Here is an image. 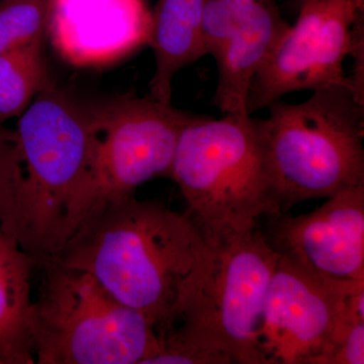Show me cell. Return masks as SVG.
Wrapping results in <instances>:
<instances>
[{"instance_id": "cell-1", "label": "cell", "mask_w": 364, "mask_h": 364, "mask_svg": "<svg viewBox=\"0 0 364 364\" xmlns=\"http://www.w3.org/2000/svg\"><path fill=\"white\" fill-rule=\"evenodd\" d=\"M208 249L186 213L134 196L88 215L54 256L90 273L161 333L173 323L184 289Z\"/></svg>"}, {"instance_id": "cell-2", "label": "cell", "mask_w": 364, "mask_h": 364, "mask_svg": "<svg viewBox=\"0 0 364 364\" xmlns=\"http://www.w3.org/2000/svg\"><path fill=\"white\" fill-rule=\"evenodd\" d=\"M280 256L257 228L208 245L147 364H267L265 299Z\"/></svg>"}, {"instance_id": "cell-3", "label": "cell", "mask_w": 364, "mask_h": 364, "mask_svg": "<svg viewBox=\"0 0 364 364\" xmlns=\"http://www.w3.org/2000/svg\"><path fill=\"white\" fill-rule=\"evenodd\" d=\"M169 177L208 245L252 231L263 215L282 214L257 119L251 114H195L179 135Z\"/></svg>"}, {"instance_id": "cell-4", "label": "cell", "mask_w": 364, "mask_h": 364, "mask_svg": "<svg viewBox=\"0 0 364 364\" xmlns=\"http://www.w3.org/2000/svg\"><path fill=\"white\" fill-rule=\"evenodd\" d=\"M16 135L23 179L1 229L36 262L58 253L67 240L92 152L90 109L53 83L21 114Z\"/></svg>"}, {"instance_id": "cell-5", "label": "cell", "mask_w": 364, "mask_h": 364, "mask_svg": "<svg viewBox=\"0 0 364 364\" xmlns=\"http://www.w3.org/2000/svg\"><path fill=\"white\" fill-rule=\"evenodd\" d=\"M267 107L257 124L282 214L364 184V98L353 88H320L301 104L280 98Z\"/></svg>"}, {"instance_id": "cell-6", "label": "cell", "mask_w": 364, "mask_h": 364, "mask_svg": "<svg viewBox=\"0 0 364 364\" xmlns=\"http://www.w3.org/2000/svg\"><path fill=\"white\" fill-rule=\"evenodd\" d=\"M41 274L28 318L36 364H147L160 350L156 325L119 303L90 273L56 256Z\"/></svg>"}, {"instance_id": "cell-7", "label": "cell", "mask_w": 364, "mask_h": 364, "mask_svg": "<svg viewBox=\"0 0 364 364\" xmlns=\"http://www.w3.org/2000/svg\"><path fill=\"white\" fill-rule=\"evenodd\" d=\"M90 109L92 152L72 205L67 240L97 208L134 196L151 179L170 176L179 135L195 117L133 93Z\"/></svg>"}, {"instance_id": "cell-8", "label": "cell", "mask_w": 364, "mask_h": 364, "mask_svg": "<svg viewBox=\"0 0 364 364\" xmlns=\"http://www.w3.org/2000/svg\"><path fill=\"white\" fill-rule=\"evenodd\" d=\"M359 323H364V279L323 277L282 254L265 299L267 364H320Z\"/></svg>"}, {"instance_id": "cell-9", "label": "cell", "mask_w": 364, "mask_h": 364, "mask_svg": "<svg viewBox=\"0 0 364 364\" xmlns=\"http://www.w3.org/2000/svg\"><path fill=\"white\" fill-rule=\"evenodd\" d=\"M347 56H364L363 11L353 0H304L296 23L254 73L246 112L252 114L296 91L337 85L354 90L344 71Z\"/></svg>"}, {"instance_id": "cell-10", "label": "cell", "mask_w": 364, "mask_h": 364, "mask_svg": "<svg viewBox=\"0 0 364 364\" xmlns=\"http://www.w3.org/2000/svg\"><path fill=\"white\" fill-rule=\"evenodd\" d=\"M289 26L279 0H205V51L217 63L214 104L223 114H247L251 79Z\"/></svg>"}, {"instance_id": "cell-11", "label": "cell", "mask_w": 364, "mask_h": 364, "mask_svg": "<svg viewBox=\"0 0 364 364\" xmlns=\"http://www.w3.org/2000/svg\"><path fill=\"white\" fill-rule=\"evenodd\" d=\"M272 247L311 272L364 279V184L328 198L309 214L275 215Z\"/></svg>"}, {"instance_id": "cell-12", "label": "cell", "mask_w": 364, "mask_h": 364, "mask_svg": "<svg viewBox=\"0 0 364 364\" xmlns=\"http://www.w3.org/2000/svg\"><path fill=\"white\" fill-rule=\"evenodd\" d=\"M145 0H49L46 33L71 65H107L148 44Z\"/></svg>"}, {"instance_id": "cell-13", "label": "cell", "mask_w": 364, "mask_h": 364, "mask_svg": "<svg viewBox=\"0 0 364 364\" xmlns=\"http://www.w3.org/2000/svg\"><path fill=\"white\" fill-rule=\"evenodd\" d=\"M205 0H158L151 11L149 39L155 57L150 97L172 105L177 72L207 55L203 33Z\"/></svg>"}, {"instance_id": "cell-14", "label": "cell", "mask_w": 364, "mask_h": 364, "mask_svg": "<svg viewBox=\"0 0 364 364\" xmlns=\"http://www.w3.org/2000/svg\"><path fill=\"white\" fill-rule=\"evenodd\" d=\"M35 261L0 227V364H36L28 318Z\"/></svg>"}, {"instance_id": "cell-15", "label": "cell", "mask_w": 364, "mask_h": 364, "mask_svg": "<svg viewBox=\"0 0 364 364\" xmlns=\"http://www.w3.org/2000/svg\"><path fill=\"white\" fill-rule=\"evenodd\" d=\"M44 36L0 53V124L21 117L52 85L44 56Z\"/></svg>"}, {"instance_id": "cell-16", "label": "cell", "mask_w": 364, "mask_h": 364, "mask_svg": "<svg viewBox=\"0 0 364 364\" xmlns=\"http://www.w3.org/2000/svg\"><path fill=\"white\" fill-rule=\"evenodd\" d=\"M49 0H0V53L46 33Z\"/></svg>"}, {"instance_id": "cell-17", "label": "cell", "mask_w": 364, "mask_h": 364, "mask_svg": "<svg viewBox=\"0 0 364 364\" xmlns=\"http://www.w3.org/2000/svg\"><path fill=\"white\" fill-rule=\"evenodd\" d=\"M23 179V162L16 131L0 124V227L16 205Z\"/></svg>"}, {"instance_id": "cell-18", "label": "cell", "mask_w": 364, "mask_h": 364, "mask_svg": "<svg viewBox=\"0 0 364 364\" xmlns=\"http://www.w3.org/2000/svg\"><path fill=\"white\" fill-rule=\"evenodd\" d=\"M364 323L354 326L343 339L321 361V364H363Z\"/></svg>"}, {"instance_id": "cell-19", "label": "cell", "mask_w": 364, "mask_h": 364, "mask_svg": "<svg viewBox=\"0 0 364 364\" xmlns=\"http://www.w3.org/2000/svg\"><path fill=\"white\" fill-rule=\"evenodd\" d=\"M354 4H355L356 7L360 11H364V0H353Z\"/></svg>"}, {"instance_id": "cell-20", "label": "cell", "mask_w": 364, "mask_h": 364, "mask_svg": "<svg viewBox=\"0 0 364 364\" xmlns=\"http://www.w3.org/2000/svg\"><path fill=\"white\" fill-rule=\"evenodd\" d=\"M304 0H298L299 4H301V2H303Z\"/></svg>"}]
</instances>
